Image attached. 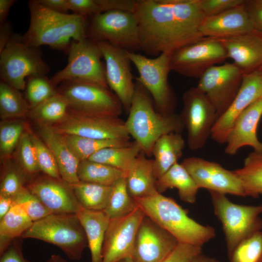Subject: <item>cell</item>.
Returning <instances> with one entry per match:
<instances>
[{
	"label": "cell",
	"mask_w": 262,
	"mask_h": 262,
	"mask_svg": "<svg viewBox=\"0 0 262 262\" xmlns=\"http://www.w3.org/2000/svg\"><path fill=\"white\" fill-rule=\"evenodd\" d=\"M26 97L30 109H33L58 93L50 79L45 75H33L26 80Z\"/></svg>",
	"instance_id": "obj_39"
},
{
	"label": "cell",
	"mask_w": 262,
	"mask_h": 262,
	"mask_svg": "<svg viewBox=\"0 0 262 262\" xmlns=\"http://www.w3.org/2000/svg\"><path fill=\"white\" fill-rule=\"evenodd\" d=\"M68 111L66 99L58 92L43 103L30 109V113L32 117L39 124L52 125L64 119Z\"/></svg>",
	"instance_id": "obj_37"
},
{
	"label": "cell",
	"mask_w": 262,
	"mask_h": 262,
	"mask_svg": "<svg viewBox=\"0 0 262 262\" xmlns=\"http://www.w3.org/2000/svg\"><path fill=\"white\" fill-rule=\"evenodd\" d=\"M184 146V139L180 133L164 134L156 142L152 155L154 157V173L157 180L178 163Z\"/></svg>",
	"instance_id": "obj_28"
},
{
	"label": "cell",
	"mask_w": 262,
	"mask_h": 262,
	"mask_svg": "<svg viewBox=\"0 0 262 262\" xmlns=\"http://www.w3.org/2000/svg\"><path fill=\"white\" fill-rule=\"evenodd\" d=\"M15 240L0 255V262H30L23 257L21 243Z\"/></svg>",
	"instance_id": "obj_49"
},
{
	"label": "cell",
	"mask_w": 262,
	"mask_h": 262,
	"mask_svg": "<svg viewBox=\"0 0 262 262\" xmlns=\"http://www.w3.org/2000/svg\"><path fill=\"white\" fill-rule=\"evenodd\" d=\"M18 146L19 160L23 171L27 175H35L40 170L37 161L35 147L29 132L23 133Z\"/></svg>",
	"instance_id": "obj_44"
},
{
	"label": "cell",
	"mask_w": 262,
	"mask_h": 262,
	"mask_svg": "<svg viewBox=\"0 0 262 262\" xmlns=\"http://www.w3.org/2000/svg\"><path fill=\"white\" fill-rule=\"evenodd\" d=\"M175 188L180 199L183 202L194 203L198 187L187 170L178 163L157 180L156 188L161 194L168 189Z\"/></svg>",
	"instance_id": "obj_29"
},
{
	"label": "cell",
	"mask_w": 262,
	"mask_h": 262,
	"mask_svg": "<svg viewBox=\"0 0 262 262\" xmlns=\"http://www.w3.org/2000/svg\"><path fill=\"white\" fill-rule=\"evenodd\" d=\"M84 229L91 262H102V248L110 218L104 211L86 209L82 206L77 213Z\"/></svg>",
	"instance_id": "obj_27"
},
{
	"label": "cell",
	"mask_w": 262,
	"mask_h": 262,
	"mask_svg": "<svg viewBox=\"0 0 262 262\" xmlns=\"http://www.w3.org/2000/svg\"><path fill=\"white\" fill-rule=\"evenodd\" d=\"M39 133L55 159L61 179L69 184L80 181L78 168L80 161L68 147L63 135L47 124H40Z\"/></svg>",
	"instance_id": "obj_25"
},
{
	"label": "cell",
	"mask_w": 262,
	"mask_h": 262,
	"mask_svg": "<svg viewBox=\"0 0 262 262\" xmlns=\"http://www.w3.org/2000/svg\"><path fill=\"white\" fill-rule=\"evenodd\" d=\"M80 205L93 211H104L108 203L111 186L79 181L69 184Z\"/></svg>",
	"instance_id": "obj_33"
},
{
	"label": "cell",
	"mask_w": 262,
	"mask_h": 262,
	"mask_svg": "<svg viewBox=\"0 0 262 262\" xmlns=\"http://www.w3.org/2000/svg\"><path fill=\"white\" fill-rule=\"evenodd\" d=\"M229 258V262H262V231L240 242Z\"/></svg>",
	"instance_id": "obj_40"
},
{
	"label": "cell",
	"mask_w": 262,
	"mask_h": 262,
	"mask_svg": "<svg viewBox=\"0 0 262 262\" xmlns=\"http://www.w3.org/2000/svg\"><path fill=\"white\" fill-rule=\"evenodd\" d=\"M62 134H73L98 139L129 140L125 122L119 117L92 116L71 112L51 125Z\"/></svg>",
	"instance_id": "obj_16"
},
{
	"label": "cell",
	"mask_w": 262,
	"mask_h": 262,
	"mask_svg": "<svg viewBox=\"0 0 262 262\" xmlns=\"http://www.w3.org/2000/svg\"><path fill=\"white\" fill-rule=\"evenodd\" d=\"M86 38L95 42L106 41L125 50H140L138 23L134 12L115 10L91 17Z\"/></svg>",
	"instance_id": "obj_10"
},
{
	"label": "cell",
	"mask_w": 262,
	"mask_h": 262,
	"mask_svg": "<svg viewBox=\"0 0 262 262\" xmlns=\"http://www.w3.org/2000/svg\"><path fill=\"white\" fill-rule=\"evenodd\" d=\"M253 1L256 4L262 6V0H254Z\"/></svg>",
	"instance_id": "obj_58"
},
{
	"label": "cell",
	"mask_w": 262,
	"mask_h": 262,
	"mask_svg": "<svg viewBox=\"0 0 262 262\" xmlns=\"http://www.w3.org/2000/svg\"><path fill=\"white\" fill-rule=\"evenodd\" d=\"M183 108L180 114L187 132V144L192 151L203 148L211 135L217 120L216 110L205 94L196 87L182 96Z\"/></svg>",
	"instance_id": "obj_12"
},
{
	"label": "cell",
	"mask_w": 262,
	"mask_h": 262,
	"mask_svg": "<svg viewBox=\"0 0 262 262\" xmlns=\"http://www.w3.org/2000/svg\"><path fill=\"white\" fill-rule=\"evenodd\" d=\"M118 262H134L133 261L131 258L129 257V258H127L122 259V260L118 261Z\"/></svg>",
	"instance_id": "obj_57"
},
{
	"label": "cell",
	"mask_w": 262,
	"mask_h": 262,
	"mask_svg": "<svg viewBox=\"0 0 262 262\" xmlns=\"http://www.w3.org/2000/svg\"><path fill=\"white\" fill-rule=\"evenodd\" d=\"M29 134L35 147L40 171L51 178L61 179L56 161L51 150L33 132L31 131Z\"/></svg>",
	"instance_id": "obj_43"
},
{
	"label": "cell",
	"mask_w": 262,
	"mask_h": 262,
	"mask_svg": "<svg viewBox=\"0 0 262 262\" xmlns=\"http://www.w3.org/2000/svg\"><path fill=\"white\" fill-rule=\"evenodd\" d=\"M134 199L146 216L174 236L179 243L202 247L215 236L213 227L191 218L187 210L171 197L158 193Z\"/></svg>",
	"instance_id": "obj_4"
},
{
	"label": "cell",
	"mask_w": 262,
	"mask_h": 262,
	"mask_svg": "<svg viewBox=\"0 0 262 262\" xmlns=\"http://www.w3.org/2000/svg\"><path fill=\"white\" fill-rule=\"evenodd\" d=\"M145 214L139 208L129 215L110 219L102 248V262H118L132 257L139 226Z\"/></svg>",
	"instance_id": "obj_18"
},
{
	"label": "cell",
	"mask_w": 262,
	"mask_h": 262,
	"mask_svg": "<svg viewBox=\"0 0 262 262\" xmlns=\"http://www.w3.org/2000/svg\"><path fill=\"white\" fill-rule=\"evenodd\" d=\"M46 175L35 179L26 187L51 213H77L81 205L69 184L62 179Z\"/></svg>",
	"instance_id": "obj_21"
},
{
	"label": "cell",
	"mask_w": 262,
	"mask_h": 262,
	"mask_svg": "<svg viewBox=\"0 0 262 262\" xmlns=\"http://www.w3.org/2000/svg\"><path fill=\"white\" fill-rule=\"evenodd\" d=\"M245 0H200V6L206 16H212L243 4Z\"/></svg>",
	"instance_id": "obj_47"
},
{
	"label": "cell",
	"mask_w": 262,
	"mask_h": 262,
	"mask_svg": "<svg viewBox=\"0 0 262 262\" xmlns=\"http://www.w3.org/2000/svg\"><path fill=\"white\" fill-rule=\"evenodd\" d=\"M24 125L19 120L5 121L0 125V151L2 157L10 155L19 144L24 132Z\"/></svg>",
	"instance_id": "obj_41"
},
{
	"label": "cell",
	"mask_w": 262,
	"mask_h": 262,
	"mask_svg": "<svg viewBox=\"0 0 262 262\" xmlns=\"http://www.w3.org/2000/svg\"><path fill=\"white\" fill-rule=\"evenodd\" d=\"M24 187L22 173L13 168L9 169L5 172L1 180L0 195L13 197Z\"/></svg>",
	"instance_id": "obj_45"
},
{
	"label": "cell",
	"mask_w": 262,
	"mask_h": 262,
	"mask_svg": "<svg viewBox=\"0 0 262 262\" xmlns=\"http://www.w3.org/2000/svg\"><path fill=\"white\" fill-rule=\"evenodd\" d=\"M262 116V98L246 108L234 122L227 137L225 152L234 155L244 147L262 152V142L257 136V128Z\"/></svg>",
	"instance_id": "obj_22"
},
{
	"label": "cell",
	"mask_w": 262,
	"mask_h": 262,
	"mask_svg": "<svg viewBox=\"0 0 262 262\" xmlns=\"http://www.w3.org/2000/svg\"><path fill=\"white\" fill-rule=\"evenodd\" d=\"M141 151L140 146L134 141L127 146L101 149L88 160L114 167L127 174L133 162Z\"/></svg>",
	"instance_id": "obj_31"
},
{
	"label": "cell",
	"mask_w": 262,
	"mask_h": 262,
	"mask_svg": "<svg viewBox=\"0 0 262 262\" xmlns=\"http://www.w3.org/2000/svg\"><path fill=\"white\" fill-rule=\"evenodd\" d=\"M228 58L221 42L215 38L204 37L171 54L170 66L180 75L200 78L210 67Z\"/></svg>",
	"instance_id": "obj_13"
},
{
	"label": "cell",
	"mask_w": 262,
	"mask_h": 262,
	"mask_svg": "<svg viewBox=\"0 0 262 262\" xmlns=\"http://www.w3.org/2000/svg\"><path fill=\"white\" fill-rule=\"evenodd\" d=\"M29 108L19 90L0 81V116L2 119L22 117L30 112Z\"/></svg>",
	"instance_id": "obj_38"
},
{
	"label": "cell",
	"mask_w": 262,
	"mask_h": 262,
	"mask_svg": "<svg viewBox=\"0 0 262 262\" xmlns=\"http://www.w3.org/2000/svg\"><path fill=\"white\" fill-rule=\"evenodd\" d=\"M179 242L146 215L136 235L132 259L134 262H162Z\"/></svg>",
	"instance_id": "obj_19"
},
{
	"label": "cell",
	"mask_w": 262,
	"mask_h": 262,
	"mask_svg": "<svg viewBox=\"0 0 262 262\" xmlns=\"http://www.w3.org/2000/svg\"><path fill=\"white\" fill-rule=\"evenodd\" d=\"M244 73L234 63L209 68L199 78L196 87L214 106L217 119L228 108L241 86Z\"/></svg>",
	"instance_id": "obj_14"
},
{
	"label": "cell",
	"mask_w": 262,
	"mask_h": 262,
	"mask_svg": "<svg viewBox=\"0 0 262 262\" xmlns=\"http://www.w3.org/2000/svg\"><path fill=\"white\" fill-rule=\"evenodd\" d=\"M214 213L221 222L225 235L228 256L238 244L262 228V205L235 204L226 195L209 191Z\"/></svg>",
	"instance_id": "obj_7"
},
{
	"label": "cell",
	"mask_w": 262,
	"mask_h": 262,
	"mask_svg": "<svg viewBox=\"0 0 262 262\" xmlns=\"http://www.w3.org/2000/svg\"><path fill=\"white\" fill-rule=\"evenodd\" d=\"M49 71L39 48L28 46L18 34L13 33L0 52V81L19 91L25 89L28 77L46 75Z\"/></svg>",
	"instance_id": "obj_9"
},
{
	"label": "cell",
	"mask_w": 262,
	"mask_h": 262,
	"mask_svg": "<svg viewBox=\"0 0 262 262\" xmlns=\"http://www.w3.org/2000/svg\"><path fill=\"white\" fill-rule=\"evenodd\" d=\"M262 98V70L244 74L240 88L226 111L216 120L212 138L220 144L226 143L228 133L237 117L246 108Z\"/></svg>",
	"instance_id": "obj_20"
},
{
	"label": "cell",
	"mask_w": 262,
	"mask_h": 262,
	"mask_svg": "<svg viewBox=\"0 0 262 262\" xmlns=\"http://www.w3.org/2000/svg\"><path fill=\"white\" fill-rule=\"evenodd\" d=\"M138 208L128 190L126 177H123L111 186L108 205L104 212L110 219L127 216Z\"/></svg>",
	"instance_id": "obj_36"
},
{
	"label": "cell",
	"mask_w": 262,
	"mask_h": 262,
	"mask_svg": "<svg viewBox=\"0 0 262 262\" xmlns=\"http://www.w3.org/2000/svg\"><path fill=\"white\" fill-rule=\"evenodd\" d=\"M13 205L11 197L0 195V219L2 218L10 210Z\"/></svg>",
	"instance_id": "obj_54"
},
{
	"label": "cell",
	"mask_w": 262,
	"mask_h": 262,
	"mask_svg": "<svg viewBox=\"0 0 262 262\" xmlns=\"http://www.w3.org/2000/svg\"><path fill=\"white\" fill-rule=\"evenodd\" d=\"M181 164L199 189L246 196L241 182L233 170H228L217 163L197 157L185 158Z\"/></svg>",
	"instance_id": "obj_17"
},
{
	"label": "cell",
	"mask_w": 262,
	"mask_h": 262,
	"mask_svg": "<svg viewBox=\"0 0 262 262\" xmlns=\"http://www.w3.org/2000/svg\"><path fill=\"white\" fill-rule=\"evenodd\" d=\"M45 8L58 13H67L69 10L67 0H36Z\"/></svg>",
	"instance_id": "obj_51"
},
{
	"label": "cell",
	"mask_w": 262,
	"mask_h": 262,
	"mask_svg": "<svg viewBox=\"0 0 262 262\" xmlns=\"http://www.w3.org/2000/svg\"><path fill=\"white\" fill-rule=\"evenodd\" d=\"M192 262H220L217 259L202 255H197Z\"/></svg>",
	"instance_id": "obj_55"
},
{
	"label": "cell",
	"mask_w": 262,
	"mask_h": 262,
	"mask_svg": "<svg viewBox=\"0 0 262 262\" xmlns=\"http://www.w3.org/2000/svg\"><path fill=\"white\" fill-rule=\"evenodd\" d=\"M233 171L241 182L245 196L257 197L262 195V152L249 153L243 166Z\"/></svg>",
	"instance_id": "obj_32"
},
{
	"label": "cell",
	"mask_w": 262,
	"mask_h": 262,
	"mask_svg": "<svg viewBox=\"0 0 262 262\" xmlns=\"http://www.w3.org/2000/svg\"><path fill=\"white\" fill-rule=\"evenodd\" d=\"M12 198L13 204L20 206L33 222L51 214L39 199L26 187Z\"/></svg>",
	"instance_id": "obj_42"
},
{
	"label": "cell",
	"mask_w": 262,
	"mask_h": 262,
	"mask_svg": "<svg viewBox=\"0 0 262 262\" xmlns=\"http://www.w3.org/2000/svg\"><path fill=\"white\" fill-rule=\"evenodd\" d=\"M16 2L15 0H0V25L7 21L10 9Z\"/></svg>",
	"instance_id": "obj_53"
},
{
	"label": "cell",
	"mask_w": 262,
	"mask_h": 262,
	"mask_svg": "<svg viewBox=\"0 0 262 262\" xmlns=\"http://www.w3.org/2000/svg\"><path fill=\"white\" fill-rule=\"evenodd\" d=\"M135 83L125 124L129 135L139 144L142 152L149 157L156 142L161 136L172 132L181 133L184 127L180 114L163 115L159 112L147 90L138 82Z\"/></svg>",
	"instance_id": "obj_3"
},
{
	"label": "cell",
	"mask_w": 262,
	"mask_h": 262,
	"mask_svg": "<svg viewBox=\"0 0 262 262\" xmlns=\"http://www.w3.org/2000/svg\"><path fill=\"white\" fill-rule=\"evenodd\" d=\"M66 143L80 161L88 160L101 149L129 145V140L98 139L73 134H63Z\"/></svg>",
	"instance_id": "obj_34"
},
{
	"label": "cell",
	"mask_w": 262,
	"mask_h": 262,
	"mask_svg": "<svg viewBox=\"0 0 262 262\" xmlns=\"http://www.w3.org/2000/svg\"><path fill=\"white\" fill-rule=\"evenodd\" d=\"M79 180L105 186H112L127 174L114 167L85 160L80 161L78 168Z\"/></svg>",
	"instance_id": "obj_35"
},
{
	"label": "cell",
	"mask_w": 262,
	"mask_h": 262,
	"mask_svg": "<svg viewBox=\"0 0 262 262\" xmlns=\"http://www.w3.org/2000/svg\"><path fill=\"white\" fill-rule=\"evenodd\" d=\"M245 6L252 20L255 30L262 33V6L253 0H245Z\"/></svg>",
	"instance_id": "obj_50"
},
{
	"label": "cell",
	"mask_w": 262,
	"mask_h": 262,
	"mask_svg": "<svg viewBox=\"0 0 262 262\" xmlns=\"http://www.w3.org/2000/svg\"><path fill=\"white\" fill-rule=\"evenodd\" d=\"M127 53L138 71L136 81L148 92L157 111L163 115L175 113L177 98L168 82L171 54L163 53L151 58L134 52Z\"/></svg>",
	"instance_id": "obj_8"
},
{
	"label": "cell",
	"mask_w": 262,
	"mask_h": 262,
	"mask_svg": "<svg viewBox=\"0 0 262 262\" xmlns=\"http://www.w3.org/2000/svg\"><path fill=\"white\" fill-rule=\"evenodd\" d=\"M255 30L245 3L219 14L206 16L200 28L204 37L216 38L238 36Z\"/></svg>",
	"instance_id": "obj_24"
},
{
	"label": "cell",
	"mask_w": 262,
	"mask_h": 262,
	"mask_svg": "<svg viewBox=\"0 0 262 262\" xmlns=\"http://www.w3.org/2000/svg\"><path fill=\"white\" fill-rule=\"evenodd\" d=\"M202 253V247L192 245L179 243L162 262H192Z\"/></svg>",
	"instance_id": "obj_46"
},
{
	"label": "cell",
	"mask_w": 262,
	"mask_h": 262,
	"mask_svg": "<svg viewBox=\"0 0 262 262\" xmlns=\"http://www.w3.org/2000/svg\"><path fill=\"white\" fill-rule=\"evenodd\" d=\"M67 53L66 66L50 79L55 86L68 80L79 79L109 88L102 54L96 42L87 38L72 40Z\"/></svg>",
	"instance_id": "obj_11"
},
{
	"label": "cell",
	"mask_w": 262,
	"mask_h": 262,
	"mask_svg": "<svg viewBox=\"0 0 262 262\" xmlns=\"http://www.w3.org/2000/svg\"><path fill=\"white\" fill-rule=\"evenodd\" d=\"M105 65V77L108 87L121 102L123 109L129 113L135 89L131 61L127 50L106 41L96 42Z\"/></svg>",
	"instance_id": "obj_15"
},
{
	"label": "cell",
	"mask_w": 262,
	"mask_h": 262,
	"mask_svg": "<svg viewBox=\"0 0 262 262\" xmlns=\"http://www.w3.org/2000/svg\"><path fill=\"white\" fill-rule=\"evenodd\" d=\"M134 14L140 50L148 55L171 54L204 37L200 0H137Z\"/></svg>",
	"instance_id": "obj_1"
},
{
	"label": "cell",
	"mask_w": 262,
	"mask_h": 262,
	"mask_svg": "<svg viewBox=\"0 0 262 262\" xmlns=\"http://www.w3.org/2000/svg\"><path fill=\"white\" fill-rule=\"evenodd\" d=\"M28 6L29 27L21 35L28 46L39 48L47 45L67 52L72 40L86 38L88 17L51 11L36 0H29Z\"/></svg>",
	"instance_id": "obj_2"
},
{
	"label": "cell",
	"mask_w": 262,
	"mask_h": 262,
	"mask_svg": "<svg viewBox=\"0 0 262 262\" xmlns=\"http://www.w3.org/2000/svg\"><path fill=\"white\" fill-rule=\"evenodd\" d=\"M69 10L74 14L91 17L102 13L98 0H67Z\"/></svg>",
	"instance_id": "obj_48"
},
{
	"label": "cell",
	"mask_w": 262,
	"mask_h": 262,
	"mask_svg": "<svg viewBox=\"0 0 262 262\" xmlns=\"http://www.w3.org/2000/svg\"><path fill=\"white\" fill-rule=\"evenodd\" d=\"M224 46L228 58L244 73L262 70V33H250L217 38Z\"/></svg>",
	"instance_id": "obj_23"
},
{
	"label": "cell",
	"mask_w": 262,
	"mask_h": 262,
	"mask_svg": "<svg viewBox=\"0 0 262 262\" xmlns=\"http://www.w3.org/2000/svg\"><path fill=\"white\" fill-rule=\"evenodd\" d=\"M12 27L11 23L6 21L0 25V52L5 48L12 35Z\"/></svg>",
	"instance_id": "obj_52"
},
{
	"label": "cell",
	"mask_w": 262,
	"mask_h": 262,
	"mask_svg": "<svg viewBox=\"0 0 262 262\" xmlns=\"http://www.w3.org/2000/svg\"><path fill=\"white\" fill-rule=\"evenodd\" d=\"M33 223L20 206L13 204L9 211L0 219V255L15 240L21 238Z\"/></svg>",
	"instance_id": "obj_30"
},
{
	"label": "cell",
	"mask_w": 262,
	"mask_h": 262,
	"mask_svg": "<svg viewBox=\"0 0 262 262\" xmlns=\"http://www.w3.org/2000/svg\"><path fill=\"white\" fill-rule=\"evenodd\" d=\"M141 151L133 162L126 176L127 185L133 198L147 197L157 193L153 160Z\"/></svg>",
	"instance_id": "obj_26"
},
{
	"label": "cell",
	"mask_w": 262,
	"mask_h": 262,
	"mask_svg": "<svg viewBox=\"0 0 262 262\" xmlns=\"http://www.w3.org/2000/svg\"><path fill=\"white\" fill-rule=\"evenodd\" d=\"M21 238L40 240L60 248L72 261H79L88 243L77 213H51L33 223Z\"/></svg>",
	"instance_id": "obj_5"
},
{
	"label": "cell",
	"mask_w": 262,
	"mask_h": 262,
	"mask_svg": "<svg viewBox=\"0 0 262 262\" xmlns=\"http://www.w3.org/2000/svg\"><path fill=\"white\" fill-rule=\"evenodd\" d=\"M57 90L66 99L70 112L87 116L119 117L123 109L115 94L98 83L71 79Z\"/></svg>",
	"instance_id": "obj_6"
},
{
	"label": "cell",
	"mask_w": 262,
	"mask_h": 262,
	"mask_svg": "<svg viewBox=\"0 0 262 262\" xmlns=\"http://www.w3.org/2000/svg\"><path fill=\"white\" fill-rule=\"evenodd\" d=\"M47 262H67L65 259L58 255H52Z\"/></svg>",
	"instance_id": "obj_56"
}]
</instances>
